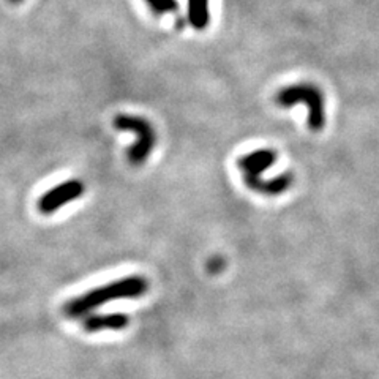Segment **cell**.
I'll use <instances>...</instances> for the list:
<instances>
[{
  "instance_id": "obj_1",
  "label": "cell",
  "mask_w": 379,
  "mask_h": 379,
  "mask_svg": "<svg viewBox=\"0 0 379 379\" xmlns=\"http://www.w3.org/2000/svg\"><path fill=\"white\" fill-rule=\"evenodd\" d=\"M278 160V154L273 149H256L239 158L237 168L242 174V180L254 193L273 198L282 196L294 185V174L283 173L275 179H269L271 171Z\"/></svg>"
},
{
  "instance_id": "obj_2",
  "label": "cell",
  "mask_w": 379,
  "mask_h": 379,
  "mask_svg": "<svg viewBox=\"0 0 379 379\" xmlns=\"http://www.w3.org/2000/svg\"><path fill=\"white\" fill-rule=\"evenodd\" d=\"M149 289V283L139 275H130L117 282L108 283L105 286L95 288L89 293L69 300L64 307V313L69 318H84L87 313L105 305L109 300L117 299H136L141 297Z\"/></svg>"
},
{
  "instance_id": "obj_3",
  "label": "cell",
  "mask_w": 379,
  "mask_h": 379,
  "mask_svg": "<svg viewBox=\"0 0 379 379\" xmlns=\"http://www.w3.org/2000/svg\"><path fill=\"white\" fill-rule=\"evenodd\" d=\"M275 105L282 109L305 106L307 125L311 132H321L326 125V98L323 90L311 82H297L283 87L275 95Z\"/></svg>"
},
{
  "instance_id": "obj_4",
  "label": "cell",
  "mask_w": 379,
  "mask_h": 379,
  "mask_svg": "<svg viewBox=\"0 0 379 379\" xmlns=\"http://www.w3.org/2000/svg\"><path fill=\"white\" fill-rule=\"evenodd\" d=\"M114 127L121 132L134 133L136 143L128 150V160L133 166H141L157 144V134H155L154 127L145 119L130 116V114H119L114 119Z\"/></svg>"
},
{
  "instance_id": "obj_5",
  "label": "cell",
  "mask_w": 379,
  "mask_h": 379,
  "mask_svg": "<svg viewBox=\"0 0 379 379\" xmlns=\"http://www.w3.org/2000/svg\"><path fill=\"white\" fill-rule=\"evenodd\" d=\"M84 193V184L81 180H66L64 184L56 185L54 188L41 196L38 201V209L41 214L51 215L69 202L81 198Z\"/></svg>"
},
{
  "instance_id": "obj_6",
  "label": "cell",
  "mask_w": 379,
  "mask_h": 379,
  "mask_svg": "<svg viewBox=\"0 0 379 379\" xmlns=\"http://www.w3.org/2000/svg\"><path fill=\"white\" fill-rule=\"evenodd\" d=\"M130 324V318L125 313H106L84 316L82 327L89 334H97L103 330H122Z\"/></svg>"
},
{
  "instance_id": "obj_7",
  "label": "cell",
  "mask_w": 379,
  "mask_h": 379,
  "mask_svg": "<svg viewBox=\"0 0 379 379\" xmlns=\"http://www.w3.org/2000/svg\"><path fill=\"white\" fill-rule=\"evenodd\" d=\"M209 0H188V23L196 30H202L209 25Z\"/></svg>"
},
{
  "instance_id": "obj_8",
  "label": "cell",
  "mask_w": 379,
  "mask_h": 379,
  "mask_svg": "<svg viewBox=\"0 0 379 379\" xmlns=\"http://www.w3.org/2000/svg\"><path fill=\"white\" fill-rule=\"evenodd\" d=\"M145 3L155 14H166L179 10L178 0H145Z\"/></svg>"
},
{
  "instance_id": "obj_9",
  "label": "cell",
  "mask_w": 379,
  "mask_h": 379,
  "mask_svg": "<svg viewBox=\"0 0 379 379\" xmlns=\"http://www.w3.org/2000/svg\"><path fill=\"white\" fill-rule=\"evenodd\" d=\"M8 2H10V3H14V5H16V3L24 2V0H8Z\"/></svg>"
}]
</instances>
